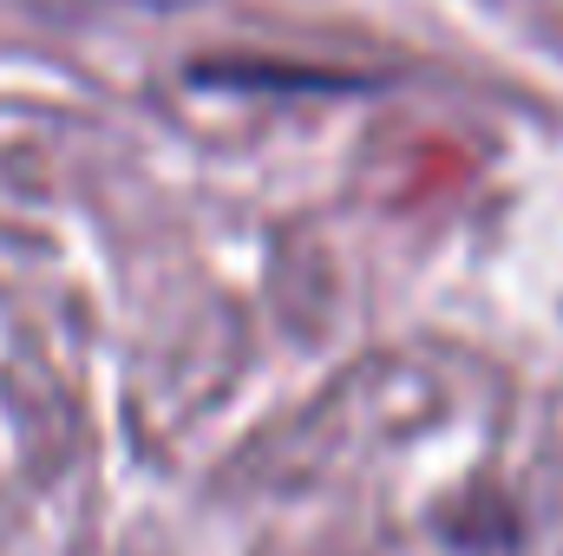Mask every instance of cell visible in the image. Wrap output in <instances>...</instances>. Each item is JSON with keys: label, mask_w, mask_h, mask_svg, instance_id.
<instances>
[{"label": "cell", "mask_w": 563, "mask_h": 556, "mask_svg": "<svg viewBox=\"0 0 563 556\" xmlns=\"http://www.w3.org/2000/svg\"><path fill=\"white\" fill-rule=\"evenodd\" d=\"M190 79L217 86V92H354V79L301 73V66H269V59H210V66H190Z\"/></svg>", "instance_id": "cell-1"}]
</instances>
